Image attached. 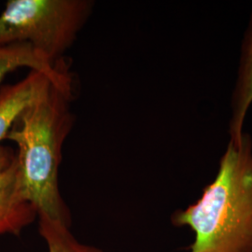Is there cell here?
Masks as SVG:
<instances>
[{
	"mask_svg": "<svg viewBox=\"0 0 252 252\" xmlns=\"http://www.w3.org/2000/svg\"><path fill=\"white\" fill-rule=\"evenodd\" d=\"M72 94L52 84L21 114L7 135L15 154L20 191L38 217L71 226V214L59 189L63 143L72 129Z\"/></svg>",
	"mask_w": 252,
	"mask_h": 252,
	"instance_id": "obj_1",
	"label": "cell"
},
{
	"mask_svg": "<svg viewBox=\"0 0 252 252\" xmlns=\"http://www.w3.org/2000/svg\"><path fill=\"white\" fill-rule=\"evenodd\" d=\"M195 234L190 252H252V140H230L215 180L198 201L172 216Z\"/></svg>",
	"mask_w": 252,
	"mask_h": 252,
	"instance_id": "obj_2",
	"label": "cell"
},
{
	"mask_svg": "<svg viewBox=\"0 0 252 252\" xmlns=\"http://www.w3.org/2000/svg\"><path fill=\"white\" fill-rule=\"evenodd\" d=\"M93 7L90 0H9L0 13V46L28 43L57 64Z\"/></svg>",
	"mask_w": 252,
	"mask_h": 252,
	"instance_id": "obj_3",
	"label": "cell"
},
{
	"mask_svg": "<svg viewBox=\"0 0 252 252\" xmlns=\"http://www.w3.org/2000/svg\"><path fill=\"white\" fill-rule=\"evenodd\" d=\"M54 84L43 73L30 70L27 77L14 84L0 88V171L12 163L15 154L3 147L10 129L21 114Z\"/></svg>",
	"mask_w": 252,
	"mask_h": 252,
	"instance_id": "obj_4",
	"label": "cell"
},
{
	"mask_svg": "<svg viewBox=\"0 0 252 252\" xmlns=\"http://www.w3.org/2000/svg\"><path fill=\"white\" fill-rule=\"evenodd\" d=\"M37 218L34 207L22 195L18 186L17 164L0 171V238L6 234L19 236Z\"/></svg>",
	"mask_w": 252,
	"mask_h": 252,
	"instance_id": "obj_5",
	"label": "cell"
},
{
	"mask_svg": "<svg viewBox=\"0 0 252 252\" xmlns=\"http://www.w3.org/2000/svg\"><path fill=\"white\" fill-rule=\"evenodd\" d=\"M21 67L43 73L56 87L73 94L72 81L58 64L51 63L28 43L0 46V85L9 73Z\"/></svg>",
	"mask_w": 252,
	"mask_h": 252,
	"instance_id": "obj_6",
	"label": "cell"
},
{
	"mask_svg": "<svg viewBox=\"0 0 252 252\" xmlns=\"http://www.w3.org/2000/svg\"><path fill=\"white\" fill-rule=\"evenodd\" d=\"M252 104V17L244 38L237 81L232 96V119L229 133L230 140L236 146L242 143L244 121Z\"/></svg>",
	"mask_w": 252,
	"mask_h": 252,
	"instance_id": "obj_7",
	"label": "cell"
},
{
	"mask_svg": "<svg viewBox=\"0 0 252 252\" xmlns=\"http://www.w3.org/2000/svg\"><path fill=\"white\" fill-rule=\"evenodd\" d=\"M38 232L45 241L48 252H103L94 245L83 243L70 231V226L38 217Z\"/></svg>",
	"mask_w": 252,
	"mask_h": 252,
	"instance_id": "obj_8",
	"label": "cell"
}]
</instances>
